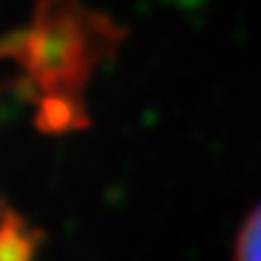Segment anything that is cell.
I'll return each instance as SVG.
<instances>
[{
	"label": "cell",
	"mask_w": 261,
	"mask_h": 261,
	"mask_svg": "<svg viewBox=\"0 0 261 261\" xmlns=\"http://www.w3.org/2000/svg\"><path fill=\"white\" fill-rule=\"evenodd\" d=\"M114 39V27L104 19L83 15L65 3L41 5L34 24L17 41V63L39 90L44 123L65 128L77 123L75 94L90 77L104 41Z\"/></svg>",
	"instance_id": "obj_1"
},
{
	"label": "cell",
	"mask_w": 261,
	"mask_h": 261,
	"mask_svg": "<svg viewBox=\"0 0 261 261\" xmlns=\"http://www.w3.org/2000/svg\"><path fill=\"white\" fill-rule=\"evenodd\" d=\"M234 261H261V205L244 220L237 234Z\"/></svg>",
	"instance_id": "obj_2"
},
{
	"label": "cell",
	"mask_w": 261,
	"mask_h": 261,
	"mask_svg": "<svg viewBox=\"0 0 261 261\" xmlns=\"http://www.w3.org/2000/svg\"><path fill=\"white\" fill-rule=\"evenodd\" d=\"M34 252V244L29 242L27 230H12L10 218H5V234H3V261H29Z\"/></svg>",
	"instance_id": "obj_3"
}]
</instances>
